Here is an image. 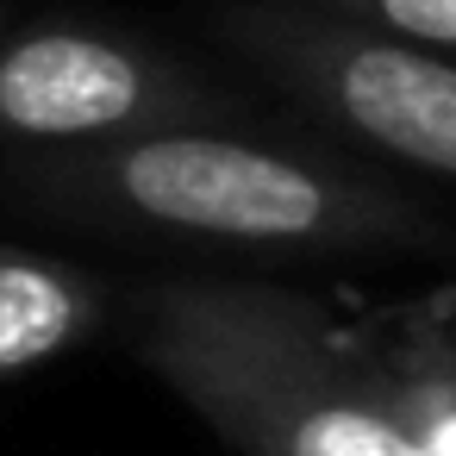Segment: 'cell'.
Returning a JSON list of instances; mask_svg holds the SVG:
<instances>
[{"instance_id":"1","label":"cell","mask_w":456,"mask_h":456,"mask_svg":"<svg viewBox=\"0 0 456 456\" xmlns=\"http://www.w3.org/2000/svg\"><path fill=\"white\" fill-rule=\"evenodd\" d=\"M13 188L63 219L157 232L225 250H406L437 225L425 207L344 163L238 138L219 126H163L101 144L20 157Z\"/></svg>"},{"instance_id":"2","label":"cell","mask_w":456,"mask_h":456,"mask_svg":"<svg viewBox=\"0 0 456 456\" xmlns=\"http://www.w3.org/2000/svg\"><path fill=\"white\" fill-rule=\"evenodd\" d=\"M132 344L244 456H425L381 362L344 350L288 288L144 281L132 288Z\"/></svg>"},{"instance_id":"3","label":"cell","mask_w":456,"mask_h":456,"mask_svg":"<svg viewBox=\"0 0 456 456\" xmlns=\"http://www.w3.org/2000/svg\"><path fill=\"white\" fill-rule=\"evenodd\" d=\"M219 38L356 144L456 175V57L269 0H232Z\"/></svg>"},{"instance_id":"4","label":"cell","mask_w":456,"mask_h":456,"mask_svg":"<svg viewBox=\"0 0 456 456\" xmlns=\"http://www.w3.org/2000/svg\"><path fill=\"white\" fill-rule=\"evenodd\" d=\"M207 119H219V101L126 38L57 26L0 45V138L51 151Z\"/></svg>"},{"instance_id":"5","label":"cell","mask_w":456,"mask_h":456,"mask_svg":"<svg viewBox=\"0 0 456 456\" xmlns=\"http://www.w3.org/2000/svg\"><path fill=\"white\" fill-rule=\"evenodd\" d=\"M101 319V288L38 250L0 244V381L26 375L88 338Z\"/></svg>"},{"instance_id":"6","label":"cell","mask_w":456,"mask_h":456,"mask_svg":"<svg viewBox=\"0 0 456 456\" xmlns=\"http://www.w3.org/2000/svg\"><path fill=\"white\" fill-rule=\"evenodd\" d=\"M375 362L394 381V394L406 406V425L425 444V456H456V325L450 319H419Z\"/></svg>"},{"instance_id":"7","label":"cell","mask_w":456,"mask_h":456,"mask_svg":"<svg viewBox=\"0 0 456 456\" xmlns=\"http://www.w3.org/2000/svg\"><path fill=\"white\" fill-rule=\"evenodd\" d=\"M269 7H300L319 20H344V26L387 32V38L456 57V0H269Z\"/></svg>"}]
</instances>
